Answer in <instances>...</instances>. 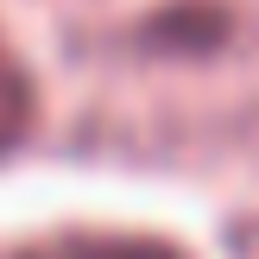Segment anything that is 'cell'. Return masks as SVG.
I'll use <instances>...</instances> for the list:
<instances>
[{
  "label": "cell",
  "mask_w": 259,
  "mask_h": 259,
  "mask_svg": "<svg viewBox=\"0 0 259 259\" xmlns=\"http://www.w3.org/2000/svg\"><path fill=\"white\" fill-rule=\"evenodd\" d=\"M13 259H184L164 240H139V234H63L45 247H25Z\"/></svg>",
  "instance_id": "obj_1"
},
{
  "label": "cell",
  "mask_w": 259,
  "mask_h": 259,
  "mask_svg": "<svg viewBox=\"0 0 259 259\" xmlns=\"http://www.w3.org/2000/svg\"><path fill=\"white\" fill-rule=\"evenodd\" d=\"M32 114H38V89H32V70L0 45V158L32 133Z\"/></svg>",
  "instance_id": "obj_2"
}]
</instances>
